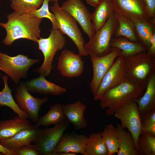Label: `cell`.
<instances>
[{
	"mask_svg": "<svg viewBox=\"0 0 155 155\" xmlns=\"http://www.w3.org/2000/svg\"><path fill=\"white\" fill-rule=\"evenodd\" d=\"M7 21L0 22V26L6 31L3 40L6 46L12 45L15 40L25 38L37 42L40 37V25L42 19L33 17L27 13H21L14 11L7 16Z\"/></svg>",
	"mask_w": 155,
	"mask_h": 155,
	"instance_id": "6da1fadb",
	"label": "cell"
},
{
	"mask_svg": "<svg viewBox=\"0 0 155 155\" xmlns=\"http://www.w3.org/2000/svg\"><path fill=\"white\" fill-rule=\"evenodd\" d=\"M145 89L125 78L119 85L106 91L99 99L100 106L103 109L107 108V115H113L120 107L135 102L141 96Z\"/></svg>",
	"mask_w": 155,
	"mask_h": 155,
	"instance_id": "7a4b0ae2",
	"label": "cell"
},
{
	"mask_svg": "<svg viewBox=\"0 0 155 155\" xmlns=\"http://www.w3.org/2000/svg\"><path fill=\"white\" fill-rule=\"evenodd\" d=\"M123 58L125 78L146 88L148 79L155 73V57L145 52Z\"/></svg>",
	"mask_w": 155,
	"mask_h": 155,
	"instance_id": "3957f363",
	"label": "cell"
},
{
	"mask_svg": "<svg viewBox=\"0 0 155 155\" xmlns=\"http://www.w3.org/2000/svg\"><path fill=\"white\" fill-rule=\"evenodd\" d=\"M119 26L114 10L104 24L96 32L92 38L85 43L84 48L90 57H99L105 55L111 51V40Z\"/></svg>",
	"mask_w": 155,
	"mask_h": 155,
	"instance_id": "277c9868",
	"label": "cell"
},
{
	"mask_svg": "<svg viewBox=\"0 0 155 155\" xmlns=\"http://www.w3.org/2000/svg\"><path fill=\"white\" fill-rule=\"evenodd\" d=\"M63 34L59 29L52 28L48 37H40L37 39L38 49L43 53L44 60L40 67L33 70L35 73L45 77L50 74L53 68L52 64L56 53L62 50L65 45L66 40Z\"/></svg>",
	"mask_w": 155,
	"mask_h": 155,
	"instance_id": "5b68a950",
	"label": "cell"
},
{
	"mask_svg": "<svg viewBox=\"0 0 155 155\" xmlns=\"http://www.w3.org/2000/svg\"><path fill=\"white\" fill-rule=\"evenodd\" d=\"M50 9L55 16L58 28L71 39L76 46L80 56H87L84 48L85 40L76 20L61 8L58 2H55L50 7Z\"/></svg>",
	"mask_w": 155,
	"mask_h": 155,
	"instance_id": "8992f818",
	"label": "cell"
},
{
	"mask_svg": "<svg viewBox=\"0 0 155 155\" xmlns=\"http://www.w3.org/2000/svg\"><path fill=\"white\" fill-rule=\"evenodd\" d=\"M39 61L38 59H30L23 54L11 56L0 51V70L10 77L17 86L21 79L27 78L30 67Z\"/></svg>",
	"mask_w": 155,
	"mask_h": 155,
	"instance_id": "52a82bcc",
	"label": "cell"
},
{
	"mask_svg": "<svg viewBox=\"0 0 155 155\" xmlns=\"http://www.w3.org/2000/svg\"><path fill=\"white\" fill-rule=\"evenodd\" d=\"M113 115L120 120L122 128L127 129L131 133L135 148L137 150L138 140L142 132V127L141 115L137 103L132 102L121 106L116 111Z\"/></svg>",
	"mask_w": 155,
	"mask_h": 155,
	"instance_id": "ba28073f",
	"label": "cell"
},
{
	"mask_svg": "<svg viewBox=\"0 0 155 155\" xmlns=\"http://www.w3.org/2000/svg\"><path fill=\"white\" fill-rule=\"evenodd\" d=\"M70 123L65 120L54 125L52 128L46 127L40 131L34 142L40 155H50L60 141Z\"/></svg>",
	"mask_w": 155,
	"mask_h": 155,
	"instance_id": "9c48e42d",
	"label": "cell"
},
{
	"mask_svg": "<svg viewBox=\"0 0 155 155\" xmlns=\"http://www.w3.org/2000/svg\"><path fill=\"white\" fill-rule=\"evenodd\" d=\"M16 88L15 98L18 106L27 114L32 122L36 123L39 118V113L42 105L47 103L49 98L34 97L30 93L24 82H20Z\"/></svg>",
	"mask_w": 155,
	"mask_h": 155,
	"instance_id": "30bf717a",
	"label": "cell"
},
{
	"mask_svg": "<svg viewBox=\"0 0 155 155\" xmlns=\"http://www.w3.org/2000/svg\"><path fill=\"white\" fill-rule=\"evenodd\" d=\"M60 7L74 18L89 40L91 39L96 32L91 21V13L82 0H66Z\"/></svg>",
	"mask_w": 155,
	"mask_h": 155,
	"instance_id": "8fae6325",
	"label": "cell"
},
{
	"mask_svg": "<svg viewBox=\"0 0 155 155\" xmlns=\"http://www.w3.org/2000/svg\"><path fill=\"white\" fill-rule=\"evenodd\" d=\"M121 51L118 48L113 47L111 51L105 55L99 57H90L93 75L90 86L94 96L96 94L102 79L115 59L119 56Z\"/></svg>",
	"mask_w": 155,
	"mask_h": 155,
	"instance_id": "7c38bea8",
	"label": "cell"
},
{
	"mask_svg": "<svg viewBox=\"0 0 155 155\" xmlns=\"http://www.w3.org/2000/svg\"><path fill=\"white\" fill-rule=\"evenodd\" d=\"M125 78L123 57L118 56L102 79L94 100H99L106 91L119 85Z\"/></svg>",
	"mask_w": 155,
	"mask_h": 155,
	"instance_id": "4fadbf2b",
	"label": "cell"
},
{
	"mask_svg": "<svg viewBox=\"0 0 155 155\" xmlns=\"http://www.w3.org/2000/svg\"><path fill=\"white\" fill-rule=\"evenodd\" d=\"M81 56L65 49L58 58L57 68L61 75L69 78L78 77L83 73L84 63Z\"/></svg>",
	"mask_w": 155,
	"mask_h": 155,
	"instance_id": "5bb4252c",
	"label": "cell"
},
{
	"mask_svg": "<svg viewBox=\"0 0 155 155\" xmlns=\"http://www.w3.org/2000/svg\"><path fill=\"white\" fill-rule=\"evenodd\" d=\"M116 13L130 19L148 20L150 18L142 0H111Z\"/></svg>",
	"mask_w": 155,
	"mask_h": 155,
	"instance_id": "9a60e30c",
	"label": "cell"
},
{
	"mask_svg": "<svg viewBox=\"0 0 155 155\" xmlns=\"http://www.w3.org/2000/svg\"><path fill=\"white\" fill-rule=\"evenodd\" d=\"M88 137L75 132L63 133L54 151L72 152L86 155L85 148Z\"/></svg>",
	"mask_w": 155,
	"mask_h": 155,
	"instance_id": "2e32d148",
	"label": "cell"
},
{
	"mask_svg": "<svg viewBox=\"0 0 155 155\" xmlns=\"http://www.w3.org/2000/svg\"><path fill=\"white\" fill-rule=\"evenodd\" d=\"M24 82L28 91L32 93L59 96L67 92L65 88L48 81L42 75Z\"/></svg>",
	"mask_w": 155,
	"mask_h": 155,
	"instance_id": "e0dca14e",
	"label": "cell"
},
{
	"mask_svg": "<svg viewBox=\"0 0 155 155\" xmlns=\"http://www.w3.org/2000/svg\"><path fill=\"white\" fill-rule=\"evenodd\" d=\"M87 107V106L80 101L63 105L65 120L72 124L76 130L83 129L87 126L84 115Z\"/></svg>",
	"mask_w": 155,
	"mask_h": 155,
	"instance_id": "ac0fdd59",
	"label": "cell"
},
{
	"mask_svg": "<svg viewBox=\"0 0 155 155\" xmlns=\"http://www.w3.org/2000/svg\"><path fill=\"white\" fill-rule=\"evenodd\" d=\"M41 130L39 127L34 125L32 127L21 130L11 138L0 141V144L6 148L13 150L34 142Z\"/></svg>",
	"mask_w": 155,
	"mask_h": 155,
	"instance_id": "d6986e66",
	"label": "cell"
},
{
	"mask_svg": "<svg viewBox=\"0 0 155 155\" xmlns=\"http://www.w3.org/2000/svg\"><path fill=\"white\" fill-rule=\"evenodd\" d=\"M34 126L26 119L17 116L11 119L0 121V141L11 138L21 130Z\"/></svg>",
	"mask_w": 155,
	"mask_h": 155,
	"instance_id": "ffe728a7",
	"label": "cell"
},
{
	"mask_svg": "<svg viewBox=\"0 0 155 155\" xmlns=\"http://www.w3.org/2000/svg\"><path fill=\"white\" fill-rule=\"evenodd\" d=\"M131 19L134 26L138 42L147 50L150 46L151 38L155 33V19L148 20Z\"/></svg>",
	"mask_w": 155,
	"mask_h": 155,
	"instance_id": "44dd1931",
	"label": "cell"
},
{
	"mask_svg": "<svg viewBox=\"0 0 155 155\" xmlns=\"http://www.w3.org/2000/svg\"><path fill=\"white\" fill-rule=\"evenodd\" d=\"M145 92L135 101L140 115L155 108V73L148 79Z\"/></svg>",
	"mask_w": 155,
	"mask_h": 155,
	"instance_id": "7402d4cb",
	"label": "cell"
},
{
	"mask_svg": "<svg viewBox=\"0 0 155 155\" xmlns=\"http://www.w3.org/2000/svg\"><path fill=\"white\" fill-rule=\"evenodd\" d=\"M110 46L111 48H117L120 49L119 56L123 57L146 52L147 51L139 42H132L124 37H113L111 40Z\"/></svg>",
	"mask_w": 155,
	"mask_h": 155,
	"instance_id": "603a6c76",
	"label": "cell"
},
{
	"mask_svg": "<svg viewBox=\"0 0 155 155\" xmlns=\"http://www.w3.org/2000/svg\"><path fill=\"white\" fill-rule=\"evenodd\" d=\"M114 10L111 0H101L91 13V20L96 32L106 23Z\"/></svg>",
	"mask_w": 155,
	"mask_h": 155,
	"instance_id": "cb8c5ba5",
	"label": "cell"
},
{
	"mask_svg": "<svg viewBox=\"0 0 155 155\" xmlns=\"http://www.w3.org/2000/svg\"><path fill=\"white\" fill-rule=\"evenodd\" d=\"M118 142V155H139L135 148L133 137L131 133L126 131L118 124L116 127Z\"/></svg>",
	"mask_w": 155,
	"mask_h": 155,
	"instance_id": "d4e9b609",
	"label": "cell"
},
{
	"mask_svg": "<svg viewBox=\"0 0 155 155\" xmlns=\"http://www.w3.org/2000/svg\"><path fill=\"white\" fill-rule=\"evenodd\" d=\"M63 105L58 102L53 105L46 113L39 117L34 125L38 127H47L51 125H54L65 120Z\"/></svg>",
	"mask_w": 155,
	"mask_h": 155,
	"instance_id": "484cf974",
	"label": "cell"
},
{
	"mask_svg": "<svg viewBox=\"0 0 155 155\" xmlns=\"http://www.w3.org/2000/svg\"><path fill=\"white\" fill-rule=\"evenodd\" d=\"M4 82V86L1 91H0V106H6L11 109L21 119L29 118L28 115L22 111L17 103L15 102L11 94L12 90L10 89L8 84V78L6 75L2 76Z\"/></svg>",
	"mask_w": 155,
	"mask_h": 155,
	"instance_id": "4316f807",
	"label": "cell"
},
{
	"mask_svg": "<svg viewBox=\"0 0 155 155\" xmlns=\"http://www.w3.org/2000/svg\"><path fill=\"white\" fill-rule=\"evenodd\" d=\"M86 155H108L107 147L100 132H92L88 137Z\"/></svg>",
	"mask_w": 155,
	"mask_h": 155,
	"instance_id": "83f0119b",
	"label": "cell"
},
{
	"mask_svg": "<svg viewBox=\"0 0 155 155\" xmlns=\"http://www.w3.org/2000/svg\"><path fill=\"white\" fill-rule=\"evenodd\" d=\"M116 14L119 26L114 37H124L131 41L138 42L134 26L131 19Z\"/></svg>",
	"mask_w": 155,
	"mask_h": 155,
	"instance_id": "f1b7e54d",
	"label": "cell"
},
{
	"mask_svg": "<svg viewBox=\"0 0 155 155\" xmlns=\"http://www.w3.org/2000/svg\"><path fill=\"white\" fill-rule=\"evenodd\" d=\"M100 133L107 147L108 155L117 153L118 150V142L116 128L112 124H107Z\"/></svg>",
	"mask_w": 155,
	"mask_h": 155,
	"instance_id": "f546056e",
	"label": "cell"
},
{
	"mask_svg": "<svg viewBox=\"0 0 155 155\" xmlns=\"http://www.w3.org/2000/svg\"><path fill=\"white\" fill-rule=\"evenodd\" d=\"M137 143L139 155H155V136L142 132Z\"/></svg>",
	"mask_w": 155,
	"mask_h": 155,
	"instance_id": "4dcf8cb0",
	"label": "cell"
},
{
	"mask_svg": "<svg viewBox=\"0 0 155 155\" xmlns=\"http://www.w3.org/2000/svg\"><path fill=\"white\" fill-rule=\"evenodd\" d=\"M11 7L14 11L27 13L37 9L42 5L44 0H10Z\"/></svg>",
	"mask_w": 155,
	"mask_h": 155,
	"instance_id": "1f68e13d",
	"label": "cell"
},
{
	"mask_svg": "<svg viewBox=\"0 0 155 155\" xmlns=\"http://www.w3.org/2000/svg\"><path fill=\"white\" fill-rule=\"evenodd\" d=\"M51 0H44L43 3L39 9L32 11L28 13L31 16L37 18L42 19L46 18L49 19L52 23V28H58L55 15L49 11V3Z\"/></svg>",
	"mask_w": 155,
	"mask_h": 155,
	"instance_id": "d6a6232c",
	"label": "cell"
},
{
	"mask_svg": "<svg viewBox=\"0 0 155 155\" xmlns=\"http://www.w3.org/2000/svg\"><path fill=\"white\" fill-rule=\"evenodd\" d=\"M142 132L155 136V108L141 116Z\"/></svg>",
	"mask_w": 155,
	"mask_h": 155,
	"instance_id": "836d02e7",
	"label": "cell"
},
{
	"mask_svg": "<svg viewBox=\"0 0 155 155\" xmlns=\"http://www.w3.org/2000/svg\"><path fill=\"white\" fill-rule=\"evenodd\" d=\"M13 150L15 155H40L38 148L31 144L23 146Z\"/></svg>",
	"mask_w": 155,
	"mask_h": 155,
	"instance_id": "e575fe53",
	"label": "cell"
},
{
	"mask_svg": "<svg viewBox=\"0 0 155 155\" xmlns=\"http://www.w3.org/2000/svg\"><path fill=\"white\" fill-rule=\"evenodd\" d=\"M151 19H155V0H142Z\"/></svg>",
	"mask_w": 155,
	"mask_h": 155,
	"instance_id": "d590c367",
	"label": "cell"
},
{
	"mask_svg": "<svg viewBox=\"0 0 155 155\" xmlns=\"http://www.w3.org/2000/svg\"><path fill=\"white\" fill-rule=\"evenodd\" d=\"M146 52L150 55L155 57V33L151 38L150 46Z\"/></svg>",
	"mask_w": 155,
	"mask_h": 155,
	"instance_id": "8d00e7d4",
	"label": "cell"
},
{
	"mask_svg": "<svg viewBox=\"0 0 155 155\" xmlns=\"http://www.w3.org/2000/svg\"><path fill=\"white\" fill-rule=\"evenodd\" d=\"M0 155H15L12 150L8 149L0 144Z\"/></svg>",
	"mask_w": 155,
	"mask_h": 155,
	"instance_id": "74e56055",
	"label": "cell"
},
{
	"mask_svg": "<svg viewBox=\"0 0 155 155\" xmlns=\"http://www.w3.org/2000/svg\"><path fill=\"white\" fill-rule=\"evenodd\" d=\"M101 0H85L86 3L90 5L95 7L100 3Z\"/></svg>",
	"mask_w": 155,
	"mask_h": 155,
	"instance_id": "f35d334b",
	"label": "cell"
},
{
	"mask_svg": "<svg viewBox=\"0 0 155 155\" xmlns=\"http://www.w3.org/2000/svg\"><path fill=\"white\" fill-rule=\"evenodd\" d=\"M51 1L53 2H58V0H51Z\"/></svg>",
	"mask_w": 155,
	"mask_h": 155,
	"instance_id": "ab89813d",
	"label": "cell"
},
{
	"mask_svg": "<svg viewBox=\"0 0 155 155\" xmlns=\"http://www.w3.org/2000/svg\"><path fill=\"white\" fill-rule=\"evenodd\" d=\"M1 0H0V3H1Z\"/></svg>",
	"mask_w": 155,
	"mask_h": 155,
	"instance_id": "60d3db41",
	"label": "cell"
}]
</instances>
